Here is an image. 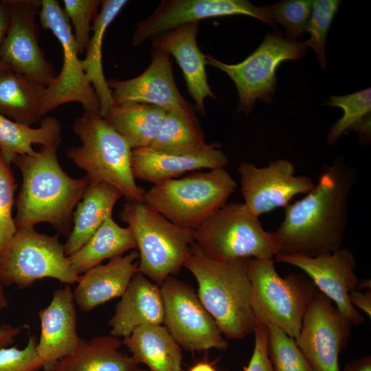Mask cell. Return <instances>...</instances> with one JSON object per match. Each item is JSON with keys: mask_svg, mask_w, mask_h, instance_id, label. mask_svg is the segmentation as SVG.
Here are the masks:
<instances>
[{"mask_svg": "<svg viewBox=\"0 0 371 371\" xmlns=\"http://www.w3.org/2000/svg\"><path fill=\"white\" fill-rule=\"evenodd\" d=\"M120 216L136 242L137 271L160 286L187 260L194 243L193 229L173 223L144 201H126Z\"/></svg>", "mask_w": 371, "mask_h": 371, "instance_id": "cell-5", "label": "cell"}, {"mask_svg": "<svg viewBox=\"0 0 371 371\" xmlns=\"http://www.w3.org/2000/svg\"><path fill=\"white\" fill-rule=\"evenodd\" d=\"M188 371H216V370L207 361H201L191 367Z\"/></svg>", "mask_w": 371, "mask_h": 371, "instance_id": "cell-46", "label": "cell"}, {"mask_svg": "<svg viewBox=\"0 0 371 371\" xmlns=\"http://www.w3.org/2000/svg\"><path fill=\"white\" fill-rule=\"evenodd\" d=\"M122 341L112 335L80 339L77 349L57 361L50 371H135L138 363L120 348Z\"/></svg>", "mask_w": 371, "mask_h": 371, "instance_id": "cell-24", "label": "cell"}, {"mask_svg": "<svg viewBox=\"0 0 371 371\" xmlns=\"http://www.w3.org/2000/svg\"><path fill=\"white\" fill-rule=\"evenodd\" d=\"M199 23H187L151 38L154 49L172 54L181 67L195 109L205 115L204 100L216 99L205 71V56L197 45Z\"/></svg>", "mask_w": 371, "mask_h": 371, "instance_id": "cell-20", "label": "cell"}, {"mask_svg": "<svg viewBox=\"0 0 371 371\" xmlns=\"http://www.w3.org/2000/svg\"><path fill=\"white\" fill-rule=\"evenodd\" d=\"M131 356L148 371H181V348L161 325H144L124 338Z\"/></svg>", "mask_w": 371, "mask_h": 371, "instance_id": "cell-26", "label": "cell"}, {"mask_svg": "<svg viewBox=\"0 0 371 371\" xmlns=\"http://www.w3.org/2000/svg\"><path fill=\"white\" fill-rule=\"evenodd\" d=\"M122 196L117 188L107 183L88 185L73 213L74 226L63 245L67 256L83 246L112 216L113 209Z\"/></svg>", "mask_w": 371, "mask_h": 371, "instance_id": "cell-25", "label": "cell"}, {"mask_svg": "<svg viewBox=\"0 0 371 371\" xmlns=\"http://www.w3.org/2000/svg\"><path fill=\"white\" fill-rule=\"evenodd\" d=\"M350 129L357 133L363 139H368V136H370V114L365 117Z\"/></svg>", "mask_w": 371, "mask_h": 371, "instance_id": "cell-45", "label": "cell"}, {"mask_svg": "<svg viewBox=\"0 0 371 371\" xmlns=\"http://www.w3.org/2000/svg\"><path fill=\"white\" fill-rule=\"evenodd\" d=\"M115 105L142 103L166 111L195 113L175 84L170 55L154 49L148 68L138 76L125 80H107Z\"/></svg>", "mask_w": 371, "mask_h": 371, "instance_id": "cell-18", "label": "cell"}, {"mask_svg": "<svg viewBox=\"0 0 371 371\" xmlns=\"http://www.w3.org/2000/svg\"><path fill=\"white\" fill-rule=\"evenodd\" d=\"M237 171L243 203L257 217L286 207L295 196L306 194L315 185L307 176L295 175L293 164L284 159L260 168L243 161Z\"/></svg>", "mask_w": 371, "mask_h": 371, "instance_id": "cell-14", "label": "cell"}, {"mask_svg": "<svg viewBox=\"0 0 371 371\" xmlns=\"http://www.w3.org/2000/svg\"><path fill=\"white\" fill-rule=\"evenodd\" d=\"M160 289L163 323L181 348L188 351L227 348L228 342L192 286L170 276Z\"/></svg>", "mask_w": 371, "mask_h": 371, "instance_id": "cell-12", "label": "cell"}, {"mask_svg": "<svg viewBox=\"0 0 371 371\" xmlns=\"http://www.w3.org/2000/svg\"><path fill=\"white\" fill-rule=\"evenodd\" d=\"M306 51L304 42L282 33H269L260 46L243 61L224 63L205 56L207 65L226 73L234 82L239 95L237 111L249 113L257 99L271 102L276 88V69L284 61L300 59Z\"/></svg>", "mask_w": 371, "mask_h": 371, "instance_id": "cell-10", "label": "cell"}, {"mask_svg": "<svg viewBox=\"0 0 371 371\" xmlns=\"http://www.w3.org/2000/svg\"><path fill=\"white\" fill-rule=\"evenodd\" d=\"M17 183L0 153V255L16 232L12 208Z\"/></svg>", "mask_w": 371, "mask_h": 371, "instance_id": "cell-37", "label": "cell"}, {"mask_svg": "<svg viewBox=\"0 0 371 371\" xmlns=\"http://www.w3.org/2000/svg\"><path fill=\"white\" fill-rule=\"evenodd\" d=\"M127 3L126 0L102 1L100 12L91 26L93 34L90 36L85 50V58L81 60L86 77L98 97L102 117L114 105L102 68V45L104 34L110 23Z\"/></svg>", "mask_w": 371, "mask_h": 371, "instance_id": "cell-29", "label": "cell"}, {"mask_svg": "<svg viewBox=\"0 0 371 371\" xmlns=\"http://www.w3.org/2000/svg\"><path fill=\"white\" fill-rule=\"evenodd\" d=\"M39 15L41 25L54 34L63 54L61 71L45 89L43 116L62 104L74 102L80 103L85 111L100 114L98 97L82 67L71 23L63 8L56 0H41Z\"/></svg>", "mask_w": 371, "mask_h": 371, "instance_id": "cell-11", "label": "cell"}, {"mask_svg": "<svg viewBox=\"0 0 371 371\" xmlns=\"http://www.w3.org/2000/svg\"><path fill=\"white\" fill-rule=\"evenodd\" d=\"M237 183L225 168L166 180L145 191L144 202L173 223L194 229L227 203Z\"/></svg>", "mask_w": 371, "mask_h": 371, "instance_id": "cell-6", "label": "cell"}, {"mask_svg": "<svg viewBox=\"0 0 371 371\" xmlns=\"http://www.w3.org/2000/svg\"><path fill=\"white\" fill-rule=\"evenodd\" d=\"M371 288V280H363L359 282L358 286L356 289L361 290L363 289H370Z\"/></svg>", "mask_w": 371, "mask_h": 371, "instance_id": "cell-47", "label": "cell"}, {"mask_svg": "<svg viewBox=\"0 0 371 371\" xmlns=\"http://www.w3.org/2000/svg\"><path fill=\"white\" fill-rule=\"evenodd\" d=\"M348 298L352 306H357L371 317V289H367L365 293L358 289L349 293Z\"/></svg>", "mask_w": 371, "mask_h": 371, "instance_id": "cell-42", "label": "cell"}, {"mask_svg": "<svg viewBox=\"0 0 371 371\" xmlns=\"http://www.w3.org/2000/svg\"><path fill=\"white\" fill-rule=\"evenodd\" d=\"M164 308L160 286L137 271L116 304L111 335L125 338L144 325H161Z\"/></svg>", "mask_w": 371, "mask_h": 371, "instance_id": "cell-23", "label": "cell"}, {"mask_svg": "<svg viewBox=\"0 0 371 371\" xmlns=\"http://www.w3.org/2000/svg\"><path fill=\"white\" fill-rule=\"evenodd\" d=\"M352 325L329 298L316 292L295 339L313 371H340L339 355L347 344Z\"/></svg>", "mask_w": 371, "mask_h": 371, "instance_id": "cell-13", "label": "cell"}, {"mask_svg": "<svg viewBox=\"0 0 371 371\" xmlns=\"http://www.w3.org/2000/svg\"><path fill=\"white\" fill-rule=\"evenodd\" d=\"M195 113L168 111L150 145L152 149L172 155H192L209 147Z\"/></svg>", "mask_w": 371, "mask_h": 371, "instance_id": "cell-32", "label": "cell"}, {"mask_svg": "<svg viewBox=\"0 0 371 371\" xmlns=\"http://www.w3.org/2000/svg\"><path fill=\"white\" fill-rule=\"evenodd\" d=\"M10 23L0 46V58L15 72L47 87L56 77L52 65L40 48L36 31L35 16L39 14L41 1H8Z\"/></svg>", "mask_w": 371, "mask_h": 371, "instance_id": "cell-16", "label": "cell"}, {"mask_svg": "<svg viewBox=\"0 0 371 371\" xmlns=\"http://www.w3.org/2000/svg\"><path fill=\"white\" fill-rule=\"evenodd\" d=\"M355 181L353 170L336 158L304 197L285 207L274 232L280 254L315 257L341 248Z\"/></svg>", "mask_w": 371, "mask_h": 371, "instance_id": "cell-1", "label": "cell"}, {"mask_svg": "<svg viewBox=\"0 0 371 371\" xmlns=\"http://www.w3.org/2000/svg\"><path fill=\"white\" fill-rule=\"evenodd\" d=\"M10 69V66L0 58V71Z\"/></svg>", "mask_w": 371, "mask_h": 371, "instance_id": "cell-48", "label": "cell"}, {"mask_svg": "<svg viewBox=\"0 0 371 371\" xmlns=\"http://www.w3.org/2000/svg\"><path fill=\"white\" fill-rule=\"evenodd\" d=\"M60 135L61 126L56 117H45L40 126L34 128L0 113V153L9 165L18 155L34 154L33 144L59 146Z\"/></svg>", "mask_w": 371, "mask_h": 371, "instance_id": "cell-31", "label": "cell"}, {"mask_svg": "<svg viewBox=\"0 0 371 371\" xmlns=\"http://www.w3.org/2000/svg\"><path fill=\"white\" fill-rule=\"evenodd\" d=\"M232 15L252 16L276 27L262 7L245 0H164L149 17L137 23L132 45L139 46L147 39L187 23Z\"/></svg>", "mask_w": 371, "mask_h": 371, "instance_id": "cell-17", "label": "cell"}, {"mask_svg": "<svg viewBox=\"0 0 371 371\" xmlns=\"http://www.w3.org/2000/svg\"><path fill=\"white\" fill-rule=\"evenodd\" d=\"M267 328L268 352L274 371H313L293 338L276 326Z\"/></svg>", "mask_w": 371, "mask_h": 371, "instance_id": "cell-34", "label": "cell"}, {"mask_svg": "<svg viewBox=\"0 0 371 371\" xmlns=\"http://www.w3.org/2000/svg\"><path fill=\"white\" fill-rule=\"evenodd\" d=\"M81 146L66 152L86 172L89 184L107 183L126 201H144L145 191L135 182L131 168L132 149L98 113L85 111L73 124Z\"/></svg>", "mask_w": 371, "mask_h": 371, "instance_id": "cell-4", "label": "cell"}, {"mask_svg": "<svg viewBox=\"0 0 371 371\" xmlns=\"http://www.w3.org/2000/svg\"><path fill=\"white\" fill-rule=\"evenodd\" d=\"M254 348L245 371H274L268 352L267 326L257 325L254 331Z\"/></svg>", "mask_w": 371, "mask_h": 371, "instance_id": "cell-40", "label": "cell"}, {"mask_svg": "<svg viewBox=\"0 0 371 371\" xmlns=\"http://www.w3.org/2000/svg\"><path fill=\"white\" fill-rule=\"evenodd\" d=\"M194 243L218 260L273 258L280 249L274 232L264 229L243 203H226L193 229Z\"/></svg>", "mask_w": 371, "mask_h": 371, "instance_id": "cell-8", "label": "cell"}, {"mask_svg": "<svg viewBox=\"0 0 371 371\" xmlns=\"http://www.w3.org/2000/svg\"><path fill=\"white\" fill-rule=\"evenodd\" d=\"M8 307V302L5 297L3 288L0 284V310L7 308ZM25 328H28V326L26 324L17 327H12L10 325H1L0 326V348L8 347L13 344L14 338Z\"/></svg>", "mask_w": 371, "mask_h": 371, "instance_id": "cell-41", "label": "cell"}, {"mask_svg": "<svg viewBox=\"0 0 371 371\" xmlns=\"http://www.w3.org/2000/svg\"><path fill=\"white\" fill-rule=\"evenodd\" d=\"M312 8V1L290 0L262 6V9L271 23L282 25L286 37L297 40L302 38L306 29Z\"/></svg>", "mask_w": 371, "mask_h": 371, "instance_id": "cell-35", "label": "cell"}, {"mask_svg": "<svg viewBox=\"0 0 371 371\" xmlns=\"http://www.w3.org/2000/svg\"><path fill=\"white\" fill-rule=\"evenodd\" d=\"M167 111L142 103L114 104L102 117L135 149L150 146Z\"/></svg>", "mask_w": 371, "mask_h": 371, "instance_id": "cell-28", "label": "cell"}, {"mask_svg": "<svg viewBox=\"0 0 371 371\" xmlns=\"http://www.w3.org/2000/svg\"><path fill=\"white\" fill-rule=\"evenodd\" d=\"M339 3L340 1L337 0L312 1L311 15L306 29L310 38L304 43L306 47L314 49L322 68H325L326 62L324 53L326 36Z\"/></svg>", "mask_w": 371, "mask_h": 371, "instance_id": "cell-36", "label": "cell"}, {"mask_svg": "<svg viewBox=\"0 0 371 371\" xmlns=\"http://www.w3.org/2000/svg\"><path fill=\"white\" fill-rule=\"evenodd\" d=\"M137 249L132 232L119 225L111 217L107 218L87 242L68 256L74 270L84 273L106 259Z\"/></svg>", "mask_w": 371, "mask_h": 371, "instance_id": "cell-30", "label": "cell"}, {"mask_svg": "<svg viewBox=\"0 0 371 371\" xmlns=\"http://www.w3.org/2000/svg\"><path fill=\"white\" fill-rule=\"evenodd\" d=\"M273 258H249L251 306L256 326L273 325L295 340L304 315L318 291L311 280L300 274L282 278Z\"/></svg>", "mask_w": 371, "mask_h": 371, "instance_id": "cell-7", "label": "cell"}, {"mask_svg": "<svg viewBox=\"0 0 371 371\" xmlns=\"http://www.w3.org/2000/svg\"><path fill=\"white\" fill-rule=\"evenodd\" d=\"M325 105L343 109L344 115L331 127L327 135L329 145L333 144L346 131L370 114L371 89H366L343 96H330Z\"/></svg>", "mask_w": 371, "mask_h": 371, "instance_id": "cell-33", "label": "cell"}, {"mask_svg": "<svg viewBox=\"0 0 371 371\" xmlns=\"http://www.w3.org/2000/svg\"><path fill=\"white\" fill-rule=\"evenodd\" d=\"M137 251L114 257L79 276L73 291L76 305L89 312L111 300L122 297L137 271Z\"/></svg>", "mask_w": 371, "mask_h": 371, "instance_id": "cell-22", "label": "cell"}, {"mask_svg": "<svg viewBox=\"0 0 371 371\" xmlns=\"http://www.w3.org/2000/svg\"><path fill=\"white\" fill-rule=\"evenodd\" d=\"M135 371H148V370L141 369L139 367Z\"/></svg>", "mask_w": 371, "mask_h": 371, "instance_id": "cell-49", "label": "cell"}, {"mask_svg": "<svg viewBox=\"0 0 371 371\" xmlns=\"http://www.w3.org/2000/svg\"><path fill=\"white\" fill-rule=\"evenodd\" d=\"M10 16V7L8 1L0 2V46L8 31Z\"/></svg>", "mask_w": 371, "mask_h": 371, "instance_id": "cell-43", "label": "cell"}, {"mask_svg": "<svg viewBox=\"0 0 371 371\" xmlns=\"http://www.w3.org/2000/svg\"><path fill=\"white\" fill-rule=\"evenodd\" d=\"M41 335L36 352L41 368L50 371L55 363L73 353L80 339L77 333V314L73 291L66 284L54 291L47 306L38 312Z\"/></svg>", "mask_w": 371, "mask_h": 371, "instance_id": "cell-19", "label": "cell"}, {"mask_svg": "<svg viewBox=\"0 0 371 371\" xmlns=\"http://www.w3.org/2000/svg\"><path fill=\"white\" fill-rule=\"evenodd\" d=\"M58 146H41L32 155L13 160L22 175L16 199V229L50 224L59 234H69L74 207L89 185L86 177L72 178L61 168L56 154Z\"/></svg>", "mask_w": 371, "mask_h": 371, "instance_id": "cell-2", "label": "cell"}, {"mask_svg": "<svg viewBox=\"0 0 371 371\" xmlns=\"http://www.w3.org/2000/svg\"><path fill=\"white\" fill-rule=\"evenodd\" d=\"M99 0H64L63 10L74 27L73 35L78 54L85 52L90 39L91 21L98 14Z\"/></svg>", "mask_w": 371, "mask_h": 371, "instance_id": "cell-38", "label": "cell"}, {"mask_svg": "<svg viewBox=\"0 0 371 371\" xmlns=\"http://www.w3.org/2000/svg\"><path fill=\"white\" fill-rule=\"evenodd\" d=\"M37 339L29 335L26 346L19 349L16 346L0 348V371H36L41 368L36 352Z\"/></svg>", "mask_w": 371, "mask_h": 371, "instance_id": "cell-39", "label": "cell"}, {"mask_svg": "<svg viewBox=\"0 0 371 371\" xmlns=\"http://www.w3.org/2000/svg\"><path fill=\"white\" fill-rule=\"evenodd\" d=\"M228 159L214 144L205 150L192 155H172L150 147L132 149L131 168L134 178L153 185L176 179L187 172L201 168H225Z\"/></svg>", "mask_w": 371, "mask_h": 371, "instance_id": "cell-21", "label": "cell"}, {"mask_svg": "<svg viewBox=\"0 0 371 371\" xmlns=\"http://www.w3.org/2000/svg\"><path fill=\"white\" fill-rule=\"evenodd\" d=\"M59 234L49 236L34 228L17 229L0 255V284L24 289L36 281L49 278L67 285L79 279Z\"/></svg>", "mask_w": 371, "mask_h": 371, "instance_id": "cell-9", "label": "cell"}, {"mask_svg": "<svg viewBox=\"0 0 371 371\" xmlns=\"http://www.w3.org/2000/svg\"><path fill=\"white\" fill-rule=\"evenodd\" d=\"M274 258L276 262L289 264L303 271L317 290L333 302L352 324H363V315L348 298L349 293L357 289L359 282L355 272V257L350 250L341 247L315 257L279 254Z\"/></svg>", "mask_w": 371, "mask_h": 371, "instance_id": "cell-15", "label": "cell"}, {"mask_svg": "<svg viewBox=\"0 0 371 371\" xmlns=\"http://www.w3.org/2000/svg\"><path fill=\"white\" fill-rule=\"evenodd\" d=\"M46 86L8 69L0 71V113L31 126L41 120Z\"/></svg>", "mask_w": 371, "mask_h": 371, "instance_id": "cell-27", "label": "cell"}, {"mask_svg": "<svg viewBox=\"0 0 371 371\" xmlns=\"http://www.w3.org/2000/svg\"><path fill=\"white\" fill-rule=\"evenodd\" d=\"M344 371H371V357L366 356L348 363Z\"/></svg>", "mask_w": 371, "mask_h": 371, "instance_id": "cell-44", "label": "cell"}, {"mask_svg": "<svg viewBox=\"0 0 371 371\" xmlns=\"http://www.w3.org/2000/svg\"><path fill=\"white\" fill-rule=\"evenodd\" d=\"M248 260L212 259L194 243L183 265L196 279L201 302L227 339H242L256 327Z\"/></svg>", "mask_w": 371, "mask_h": 371, "instance_id": "cell-3", "label": "cell"}]
</instances>
